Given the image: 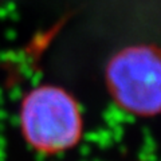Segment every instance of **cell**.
<instances>
[{
    "label": "cell",
    "mask_w": 161,
    "mask_h": 161,
    "mask_svg": "<svg viewBox=\"0 0 161 161\" xmlns=\"http://www.w3.org/2000/svg\"><path fill=\"white\" fill-rule=\"evenodd\" d=\"M108 85L121 108L140 115L161 112V53L136 46L110 60Z\"/></svg>",
    "instance_id": "cell-2"
},
{
    "label": "cell",
    "mask_w": 161,
    "mask_h": 161,
    "mask_svg": "<svg viewBox=\"0 0 161 161\" xmlns=\"http://www.w3.org/2000/svg\"><path fill=\"white\" fill-rule=\"evenodd\" d=\"M19 124L26 142L46 154L74 147L82 129L79 110L71 95L50 85L34 87L23 97Z\"/></svg>",
    "instance_id": "cell-1"
}]
</instances>
